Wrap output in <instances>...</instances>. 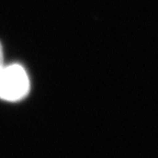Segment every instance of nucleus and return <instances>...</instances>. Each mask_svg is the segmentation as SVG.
<instances>
[{"instance_id":"1","label":"nucleus","mask_w":158,"mask_h":158,"mask_svg":"<svg viewBox=\"0 0 158 158\" xmlns=\"http://www.w3.org/2000/svg\"><path fill=\"white\" fill-rule=\"evenodd\" d=\"M29 78L24 68L20 65L3 67L0 73V98L17 101L29 92Z\"/></svg>"},{"instance_id":"2","label":"nucleus","mask_w":158,"mask_h":158,"mask_svg":"<svg viewBox=\"0 0 158 158\" xmlns=\"http://www.w3.org/2000/svg\"><path fill=\"white\" fill-rule=\"evenodd\" d=\"M2 62H3V54H2V47H1V44H0V73L2 70L3 66H2Z\"/></svg>"}]
</instances>
